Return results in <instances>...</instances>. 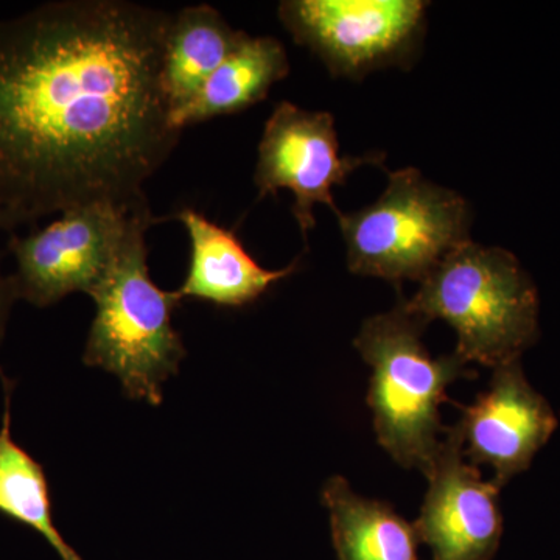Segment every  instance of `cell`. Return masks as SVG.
Masks as SVG:
<instances>
[{"instance_id": "1", "label": "cell", "mask_w": 560, "mask_h": 560, "mask_svg": "<svg viewBox=\"0 0 560 560\" xmlns=\"http://www.w3.org/2000/svg\"><path fill=\"white\" fill-rule=\"evenodd\" d=\"M173 14L62 0L0 21V213L16 230L92 205L135 209L178 143L162 88Z\"/></svg>"}, {"instance_id": "2", "label": "cell", "mask_w": 560, "mask_h": 560, "mask_svg": "<svg viewBox=\"0 0 560 560\" xmlns=\"http://www.w3.org/2000/svg\"><path fill=\"white\" fill-rule=\"evenodd\" d=\"M154 221L149 202L132 210L127 237L91 293L95 318L83 361L116 375L125 396L160 407L162 385L178 374L187 350L172 324L179 298L150 278L145 234Z\"/></svg>"}, {"instance_id": "3", "label": "cell", "mask_w": 560, "mask_h": 560, "mask_svg": "<svg viewBox=\"0 0 560 560\" xmlns=\"http://www.w3.org/2000/svg\"><path fill=\"white\" fill-rule=\"evenodd\" d=\"M404 305L455 330L453 352L490 370L521 360L539 340V293L510 250L467 242L444 257Z\"/></svg>"}, {"instance_id": "4", "label": "cell", "mask_w": 560, "mask_h": 560, "mask_svg": "<svg viewBox=\"0 0 560 560\" xmlns=\"http://www.w3.org/2000/svg\"><path fill=\"white\" fill-rule=\"evenodd\" d=\"M425 326L400 296L393 311L364 320L353 341L372 372L368 405L378 444L404 469L423 475L447 430L440 410L451 401L448 386L477 375L455 352L431 355L422 342Z\"/></svg>"}, {"instance_id": "5", "label": "cell", "mask_w": 560, "mask_h": 560, "mask_svg": "<svg viewBox=\"0 0 560 560\" xmlns=\"http://www.w3.org/2000/svg\"><path fill=\"white\" fill-rule=\"evenodd\" d=\"M388 176L374 205L337 215L348 268L397 285L422 282L447 254L470 242V208L456 191L430 183L415 167Z\"/></svg>"}, {"instance_id": "6", "label": "cell", "mask_w": 560, "mask_h": 560, "mask_svg": "<svg viewBox=\"0 0 560 560\" xmlns=\"http://www.w3.org/2000/svg\"><path fill=\"white\" fill-rule=\"evenodd\" d=\"M427 9L422 0H287L279 20L331 75L360 80L372 70L411 65Z\"/></svg>"}, {"instance_id": "7", "label": "cell", "mask_w": 560, "mask_h": 560, "mask_svg": "<svg viewBox=\"0 0 560 560\" xmlns=\"http://www.w3.org/2000/svg\"><path fill=\"white\" fill-rule=\"evenodd\" d=\"M135 209L84 206L66 210L60 219L24 237L11 235L18 300L44 308L72 293L91 296L119 253Z\"/></svg>"}, {"instance_id": "8", "label": "cell", "mask_w": 560, "mask_h": 560, "mask_svg": "<svg viewBox=\"0 0 560 560\" xmlns=\"http://www.w3.org/2000/svg\"><path fill=\"white\" fill-rule=\"evenodd\" d=\"M383 153L341 156L331 114L282 102L265 124L254 183L260 198L278 195L280 189L293 194V215L307 242L316 224V205L327 206L338 215L335 187L342 186L357 168L383 167Z\"/></svg>"}, {"instance_id": "9", "label": "cell", "mask_w": 560, "mask_h": 560, "mask_svg": "<svg viewBox=\"0 0 560 560\" xmlns=\"http://www.w3.org/2000/svg\"><path fill=\"white\" fill-rule=\"evenodd\" d=\"M463 444L458 423L447 427L425 474L429 489L415 526L433 560H492L500 547L501 488L482 480Z\"/></svg>"}, {"instance_id": "10", "label": "cell", "mask_w": 560, "mask_h": 560, "mask_svg": "<svg viewBox=\"0 0 560 560\" xmlns=\"http://www.w3.org/2000/svg\"><path fill=\"white\" fill-rule=\"evenodd\" d=\"M458 408L464 456L474 466L492 467L499 488L529 469L559 425L551 405L530 386L521 360L495 368L488 390Z\"/></svg>"}, {"instance_id": "11", "label": "cell", "mask_w": 560, "mask_h": 560, "mask_svg": "<svg viewBox=\"0 0 560 560\" xmlns=\"http://www.w3.org/2000/svg\"><path fill=\"white\" fill-rule=\"evenodd\" d=\"M176 220L186 228L191 249L189 272L175 291L180 301L200 300L217 307L242 308L300 268L296 259L282 270H267L250 256L234 231L213 223L197 210H179Z\"/></svg>"}, {"instance_id": "12", "label": "cell", "mask_w": 560, "mask_h": 560, "mask_svg": "<svg viewBox=\"0 0 560 560\" xmlns=\"http://www.w3.org/2000/svg\"><path fill=\"white\" fill-rule=\"evenodd\" d=\"M289 72V57L279 39L248 35L197 94L172 114V125L183 131L189 125L248 109L265 101L272 84Z\"/></svg>"}, {"instance_id": "13", "label": "cell", "mask_w": 560, "mask_h": 560, "mask_svg": "<svg viewBox=\"0 0 560 560\" xmlns=\"http://www.w3.org/2000/svg\"><path fill=\"white\" fill-rule=\"evenodd\" d=\"M320 499L330 512L337 560H420L415 523L389 503L360 497L341 475L326 481Z\"/></svg>"}, {"instance_id": "14", "label": "cell", "mask_w": 560, "mask_h": 560, "mask_svg": "<svg viewBox=\"0 0 560 560\" xmlns=\"http://www.w3.org/2000/svg\"><path fill=\"white\" fill-rule=\"evenodd\" d=\"M246 36L210 5L173 14L162 55V88L172 114L197 94Z\"/></svg>"}, {"instance_id": "15", "label": "cell", "mask_w": 560, "mask_h": 560, "mask_svg": "<svg viewBox=\"0 0 560 560\" xmlns=\"http://www.w3.org/2000/svg\"><path fill=\"white\" fill-rule=\"evenodd\" d=\"M0 378L5 394L0 427V515L36 530L61 560H83L55 526L46 470L11 434L14 383L3 374Z\"/></svg>"}, {"instance_id": "16", "label": "cell", "mask_w": 560, "mask_h": 560, "mask_svg": "<svg viewBox=\"0 0 560 560\" xmlns=\"http://www.w3.org/2000/svg\"><path fill=\"white\" fill-rule=\"evenodd\" d=\"M18 301L16 287L13 276H5L2 272V253H0V345L5 338L7 324H9L11 308ZM2 372V371H0Z\"/></svg>"}, {"instance_id": "17", "label": "cell", "mask_w": 560, "mask_h": 560, "mask_svg": "<svg viewBox=\"0 0 560 560\" xmlns=\"http://www.w3.org/2000/svg\"><path fill=\"white\" fill-rule=\"evenodd\" d=\"M0 230L13 231V228H11L9 220H7L5 217L2 215V213H0Z\"/></svg>"}]
</instances>
